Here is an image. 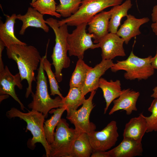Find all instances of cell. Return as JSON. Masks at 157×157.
I'll return each mask as SVG.
<instances>
[{"mask_svg":"<svg viewBox=\"0 0 157 157\" xmlns=\"http://www.w3.org/2000/svg\"><path fill=\"white\" fill-rule=\"evenodd\" d=\"M9 97V95L7 94L0 95V102L3 100L6 99Z\"/></svg>","mask_w":157,"mask_h":157,"instance_id":"obj_37","label":"cell"},{"mask_svg":"<svg viewBox=\"0 0 157 157\" xmlns=\"http://www.w3.org/2000/svg\"><path fill=\"white\" fill-rule=\"evenodd\" d=\"M140 93L130 88L122 90L119 97L113 101V106L109 115L119 110H125L127 115H130L133 111H136V104Z\"/></svg>","mask_w":157,"mask_h":157,"instance_id":"obj_15","label":"cell"},{"mask_svg":"<svg viewBox=\"0 0 157 157\" xmlns=\"http://www.w3.org/2000/svg\"><path fill=\"white\" fill-rule=\"evenodd\" d=\"M5 47V46L3 42L0 40V71L3 70L5 67L2 58V52Z\"/></svg>","mask_w":157,"mask_h":157,"instance_id":"obj_32","label":"cell"},{"mask_svg":"<svg viewBox=\"0 0 157 157\" xmlns=\"http://www.w3.org/2000/svg\"><path fill=\"white\" fill-rule=\"evenodd\" d=\"M153 32L157 36V22H153L151 25Z\"/></svg>","mask_w":157,"mask_h":157,"instance_id":"obj_35","label":"cell"},{"mask_svg":"<svg viewBox=\"0 0 157 157\" xmlns=\"http://www.w3.org/2000/svg\"><path fill=\"white\" fill-rule=\"evenodd\" d=\"M142 114L132 118L127 123L124 130L123 136L133 140L142 141L147 130L146 121Z\"/></svg>","mask_w":157,"mask_h":157,"instance_id":"obj_20","label":"cell"},{"mask_svg":"<svg viewBox=\"0 0 157 157\" xmlns=\"http://www.w3.org/2000/svg\"><path fill=\"white\" fill-rule=\"evenodd\" d=\"M36 77V91L31 93L33 100L28 105L29 108L42 113L47 118L48 113L51 109L58 107H63L62 99L59 96L54 99L49 94L47 77L43 67L42 58Z\"/></svg>","mask_w":157,"mask_h":157,"instance_id":"obj_4","label":"cell"},{"mask_svg":"<svg viewBox=\"0 0 157 157\" xmlns=\"http://www.w3.org/2000/svg\"><path fill=\"white\" fill-rule=\"evenodd\" d=\"M124 43V40L117 33H108L98 43L101 50L102 60H112L117 56H126Z\"/></svg>","mask_w":157,"mask_h":157,"instance_id":"obj_11","label":"cell"},{"mask_svg":"<svg viewBox=\"0 0 157 157\" xmlns=\"http://www.w3.org/2000/svg\"><path fill=\"white\" fill-rule=\"evenodd\" d=\"M43 15L34 8L29 7L27 12L24 15H17V19L22 21V24L19 34L23 35L28 27H34L42 29L46 33H48L49 28L46 21L43 18Z\"/></svg>","mask_w":157,"mask_h":157,"instance_id":"obj_18","label":"cell"},{"mask_svg":"<svg viewBox=\"0 0 157 157\" xmlns=\"http://www.w3.org/2000/svg\"><path fill=\"white\" fill-rule=\"evenodd\" d=\"M142 141L123 138L116 147L108 151L110 157H133L142 155Z\"/></svg>","mask_w":157,"mask_h":157,"instance_id":"obj_16","label":"cell"},{"mask_svg":"<svg viewBox=\"0 0 157 157\" xmlns=\"http://www.w3.org/2000/svg\"><path fill=\"white\" fill-rule=\"evenodd\" d=\"M47 48L45 55L42 58L43 68L46 72L48 78L51 91L50 95L53 96L57 95L63 99L64 97L63 96L59 90L58 82L56 79L55 74L51 70V64L47 58Z\"/></svg>","mask_w":157,"mask_h":157,"instance_id":"obj_27","label":"cell"},{"mask_svg":"<svg viewBox=\"0 0 157 157\" xmlns=\"http://www.w3.org/2000/svg\"><path fill=\"white\" fill-rule=\"evenodd\" d=\"M91 157H110L108 151H93Z\"/></svg>","mask_w":157,"mask_h":157,"instance_id":"obj_31","label":"cell"},{"mask_svg":"<svg viewBox=\"0 0 157 157\" xmlns=\"http://www.w3.org/2000/svg\"><path fill=\"white\" fill-rule=\"evenodd\" d=\"M92 152L88 134L79 133L72 145L70 157H90Z\"/></svg>","mask_w":157,"mask_h":157,"instance_id":"obj_23","label":"cell"},{"mask_svg":"<svg viewBox=\"0 0 157 157\" xmlns=\"http://www.w3.org/2000/svg\"><path fill=\"white\" fill-rule=\"evenodd\" d=\"M46 21L47 24L53 30L55 36V43L51 58L56 79L60 82L63 79V69L69 67L70 64V60L67 54L69 49L67 42L69 34L68 26L64 24L59 26L58 20L51 17L47 19Z\"/></svg>","mask_w":157,"mask_h":157,"instance_id":"obj_2","label":"cell"},{"mask_svg":"<svg viewBox=\"0 0 157 157\" xmlns=\"http://www.w3.org/2000/svg\"><path fill=\"white\" fill-rule=\"evenodd\" d=\"M37 0H32V1H31V3H34V2H35L36 1H37Z\"/></svg>","mask_w":157,"mask_h":157,"instance_id":"obj_38","label":"cell"},{"mask_svg":"<svg viewBox=\"0 0 157 157\" xmlns=\"http://www.w3.org/2000/svg\"><path fill=\"white\" fill-rule=\"evenodd\" d=\"M96 92V90L91 92L90 97L85 99L80 109L72 111L67 115V119L74 125L78 133L89 134L96 129L95 124L90 120V113L95 106L92 100Z\"/></svg>","mask_w":157,"mask_h":157,"instance_id":"obj_9","label":"cell"},{"mask_svg":"<svg viewBox=\"0 0 157 157\" xmlns=\"http://www.w3.org/2000/svg\"><path fill=\"white\" fill-rule=\"evenodd\" d=\"M123 0H82L79 8L70 17L58 21V26L64 24L76 26L88 23L98 13L110 6L121 4Z\"/></svg>","mask_w":157,"mask_h":157,"instance_id":"obj_6","label":"cell"},{"mask_svg":"<svg viewBox=\"0 0 157 157\" xmlns=\"http://www.w3.org/2000/svg\"><path fill=\"white\" fill-rule=\"evenodd\" d=\"M8 58L17 64L22 81L26 79L28 83L25 97L28 98L32 91V83L36 78L34 71L37 69L41 57L37 49L32 45L14 44L6 48Z\"/></svg>","mask_w":157,"mask_h":157,"instance_id":"obj_1","label":"cell"},{"mask_svg":"<svg viewBox=\"0 0 157 157\" xmlns=\"http://www.w3.org/2000/svg\"><path fill=\"white\" fill-rule=\"evenodd\" d=\"M120 80L113 81L112 80L108 81L103 78H101L99 82V88L103 92V96L106 102L104 109L105 114L112 102L118 98L121 94L122 90Z\"/></svg>","mask_w":157,"mask_h":157,"instance_id":"obj_21","label":"cell"},{"mask_svg":"<svg viewBox=\"0 0 157 157\" xmlns=\"http://www.w3.org/2000/svg\"><path fill=\"white\" fill-rule=\"evenodd\" d=\"M30 4L43 15H48L58 18L61 17L56 12V3L55 0H37L33 3H30Z\"/></svg>","mask_w":157,"mask_h":157,"instance_id":"obj_28","label":"cell"},{"mask_svg":"<svg viewBox=\"0 0 157 157\" xmlns=\"http://www.w3.org/2000/svg\"><path fill=\"white\" fill-rule=\"evenodd\" d=\"M151 16L152 22H157V4L153 8Z\"/></svg>","mask_w":157,"mask_h":157,"instance_id":"obj_33","label":"cell"},{"mask_svg":"<svg viewBox=\"0 0 157 157\" xmlns=\"http://www.w3.org/2000/svg\"><path fill=\"white\" fill-rule=\"evenodd\" d=\"M21 81L19 73V72L15 75H13L7 66H5L3 70L0 71V95L7 94L10 95L18 103L21 109L24 111L25 108L17 97L15 89V86L20 89H22Z\"/></svg>","mask_w":157,"mask_h":157,"instance_id":"obj_12","label":"cell"},{"mask_svg":"<svg viewBox=\"0 0 157 157\" xmlns=\"http://www.w3.org/2000/svg\"><path fill=\"white\" fill-rule=\"evenodd\" d=\"M62 100L63 107L66 108L67 115L71 111L77 110L82 105L85 99L82 89L72 87L70 88L67 94Z\"/></svg>","mask_w":157,"mask_h":157,"instance_id":"obj_24","label":"cell"},{"mask_svg":"<svg viewBox=\"0 0 157 157\" xmlns=\"http://www.w3.org/2000/svg\"><path fill=\"white\" fill-rule=\"evenodd\" d=\"M152 58L151 56L145 58H140L132 51L126 59L117 61L110 69L113 72L121 70L125 71L124 77L127 80H146L154 73L155 69L151 64Z\"/></svg>","mask_w":157,"mask_h":157,"instance_id":"obj_5","label":"cell"},{"mask_svg":"<svg viewBox=\"0 0 157 157\" xmlns=\"http://www.w3.org/2000/svg\"><path fill=\"white\" fill-rule=\"evenodd\" d=\"M116 122L112 121L101 130L87 134L93 151H106L114 146L119 134Z\"/></svg>","mask_w":157,"mask_h":157,"instance_id":"obj_10","label":"cell"},{"mask_svg":"<svg viewBox=\"0 0 157 157\" xmlns=\"http://www.w3.org/2000/svg\"><path fill=\"white\" fill-rule=\"evenodd\" d=\"M92 68L86 64L83 59H78L70 80V88L77 87L82 89L89 71Z\"/></svg>","mask_w":157,"mask_h":157,"instance_id":"obj_25","label":"cell"},{"mask_svg":"<svg viewBox=\"0 0 157 157\" xmlns=\"http://www.w3.org/2000/svg\"><path fill=\"white\" fill-rule=\"evenodd\" d=\"M148 110L151 113L148 117L143 115L147 125L146 133L157 131V98H154L151 102Z\"/></svg>","mask_w":157,"mask_h":157,"instance_id":"obj_30","label":"cell"},{"mask_svg":"<svg viewBox=\"0 0 157 157\" xmlns=\"http://www.w3.org/2000/svg\"><path fill=\"white\" fill-rule=\"evenodd\" d=\"M78 133L69 127L65 119L61 118L56 127L53 141L49 144V157H70L73 144Z\"/></svg>","mask_w":157,"mask_h":157,"instance_id":"obj_7","label":"cell"},{"mask_svg":"<svg viewBox=\"0 0 157 157\" xmlns=\"http://www.w3.org/2000/svg\"><path fill=\"white\" fill-rule=\"evenodd\" d=\"M132 5L131 0H126L121 4L113 6L110 10L111 17L108 25L109 32L117 33L122 18L128 16V11Z\"/></svg>","mask_w":157,"mask_h":157,"instance_id":"obj_22","label":"cell"},{"mask_svg":"<svg viewBox=\"0 0 157 157\" xmlns=\"http://www.w3.org/2000/svg\"><path fill=\"white\" fill-rule=\"evenodd\" d=\"M152 65L154 69H157V46L155 56L152 57L151 62Z\"/></svg>","mask_w":157,"mask_h":157,"instance_id":"obj_34","label":"cell"},{"mask_svg":"<svg viewBox=\"0 0 157 157\" xmlns=\"http://www.w3.org/2000/svg\"><path fill=\"white\" fill-rule=\"evenodd\" d=\"M4 23L1 20L0 22V40L4 43L6 48L14 44L27 45L18 39L14 33V26L17 15L13 13L11 16L5 15Z\"/></svg>","mask_w":157,"mask_h":157,"instance_id":"obj_19","label":"cell"},{"mask_svg":"<svg viewBox=\"0 0 157 157\" xmlns=\"http://www.w3.org/2000/svg\"><path fill=\"white\" fill-rule=\"evenodd\" d=\"M60 3L56 6V12L61 16L67 18L74 14L78 10L82 0H59Z\"/></svg>","mask_w":157,"mask_h":157,"instance_id":"obj_29","label":"cell"},{"mask_svg":"<svg viewBox=\"0 0 157 157\" xmlns=\"http://www.w3.org/2000/svg\"><path fill=\"white\" fill-rule=\"evenodd\" d=\"M6 115L10 119L17 117L25 121L27 124L26 131H30L33 135L28 142V147L34 149L35 144L40 143L44 148L46 156L49 157V144L45 138L44 130L45 117L42 113L33 110L25 113L13 107L6 112Z\"/></svg>","mask_w":157,"mask_h":157,"instance_id":"obj_3","label":"cell"},{"mask_svg":"<svg viewBox=\"0 0 157 157\" xmlns=\"http://www.w3.org/2000/svg\"><path fill=\"white\" fill-rule=\"evenodd\" d=\"M65 110V108L61 107L56 109H53L49 112L51 114L53 113V115L50 119L44 122V130L45 138L49 144L54 141L55 129L61 119L63 114Z\"/></svg>","mask_w":157,"mask_h":157,"instance_id":"obj_26","label":"cell"},{"mask_svg":"<svg viewBox=\"0 0 157 157\" xmlns=\"http://www.w3.org/2000/svg\"><path fill=\"white\" fill-rule=\"evenodd\" d=\"M150 20L148 17L137 18L131 14L128 15L126 19L118 30L117 34L123 39L127 44L132 38L141 34L140 28Z\"/></svg>","mask_w":157,"mask_h":157,"instance_id":"obj_17","label":"cell"},{"mask_svg":"<svg viewBox=\"0 0 157 157\" xmlns=\"http://www.w3.org/2000/svg\"><path fill=\"white\" fill-rule=\"evenodd\" d=\"M113 63L112 60H102L99 63L89 71L82 89L84 96L89 92L96 90L99 88V82L101 77L107 70L110 68Z\"/></svg>","mask_w":157,"mask_h":157,"instance_id":"obj_14","label":"cell"},{"mask_svg":"<svg viewBox=\"0 0 157 157\" xmlns=\"http://www.w3.org/2000/svg\"><path fill=\"white\" fill-rule=\"evenodd\" d=\"M110 17V10L102 11L94 16L88 23V33L93 35L94 43H98L109 33L108 28Z\"/></svg>","mask_w":157,"mask_h":157,"instance_id":"obj_13","label":"cell"},{"mask_svg":"<svg viewBox=\"0 0 157 157\" xmlns=\"http://www.w3.org/2000/svg\"><path fill=\"white\" fill-rule=\"evenodd\" d=\"M153 91V93L151 95V97L154 98H157V86L154 88Z\"/></svg>","mask_w":157,"mask_h":157,"instance_id":"obj_36","label":"cell"},{"mask_svg":"<svg viewBox=\"0 0 157 157\" xmlns=\"http://www.w3.org/2000/svg\"><path fill=\"white\" fill-rule=\"evenodd\" d=\"M87 25L86 23L81 24L76 26L72 33L68 34L67 42L70 56H74L78 59H83L87 50L99 48L98 43L94 44L92 40L93 35L86 33Z\"/></svg>","mask_w":157,"mask_h":157,"instance_id":"obj_8","label":"cell"}]
</instances>
